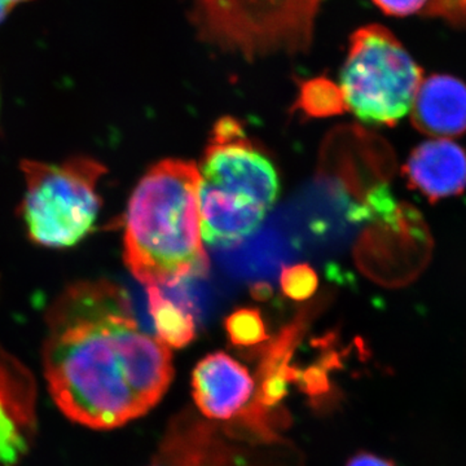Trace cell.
Here are the masks:
<instances>
[{"instance_id": "obj_9", "label": "cell", "mask_w": 466, "mask_h": 466, "mask_svg": "<svg viewBox=\"0 0 466 466\" xmlns=\"http://www.w3.org/2000/svg\"><path fill=\"white\" fill-rule=\"evenodd\" d=\"M192 390L202 416L214 421H229L253 403L257 382L247 367L219 351L198 361L192 373Z\"/></svg>"}, {"instance_id": "obj_8", "label": "cell", "mask_w": 466, "mask_h": 466, "mask_svg": "<svg viewBox=\"0 0 466 466\" xmlns=\"http://www.w3.org/2000/svg\"><path fill=\"white\" fill-rule=\"evenodd\" d=\"M38 381L29 367L0 343V466H20L39 431Z\"/></svg>"}, {"instance_id": "obj_19", "label": "cell", "mask_w": 466, "mask_h": 466, "mask_svg": "<svg viewBox=\"0 0 466 466\" xmlns=\"http://www.w3.org/2000/svg\"><path fill=\"white\" fill-rule=\"evenodd\" d=\"M26 2H30V0H0V24L7 18L8 15L11 14L17 5Z\"/></svg>"}, {"instance_id": "obj_5", "label": "cell", "mask_w": 466, "mask_h": 466, "mask_svg": "<svg viewBox=\"0 0 466 466\" xmlns=\"http://www.w3.org/2000/svg\"><path fill=\"white\" fill-rule=\"evenodd\" d=\"M324 0H192L202 39L254 58L308 52Z\"/></svg>"}, {"instance_id": "obj_12", "label": "cell", "mask_w": 466, "mask_h": 466, "mask_svg": "<svg viewBox=\"0 0 466 466\" xmlns=\"http://www.w3.org/2000/svg\"><path fill=\"white\" fill-rule=\"evenodd\" d=\"M410 112L421 133L460 137L466 133V85L452 76H429L421 82Z\"/></svg>"}, {"instance_id": "obj_17", "label": "cell", "mask_w": 466, "mask_h": 466, "mask_svg": "<svg viewBox=\"0 0 466 466\" xmlns=\"http://www.w3.org/2000/svg\"><path fill=\"white\" fill-rule=\"evenodd\" d=\"M389 16L406 17L424 11L431 0H372Z\"/></svg>"}, {"instance_id": "obj_15", "label": "cell", "mask_w": 466, "mask_h": 466, "mask_svg": "<svg viewBox=\"0 0 466 466\" xmlns=\"http://www.w3.org/2000/svg\"><path fill=\"white\" fill-rule=\"evenodd\" d=\"M225 327L229 341L238 348H254L268 339L265 321L258 309H236L226 319Z\"/></svg>"}, {"instance_id": "obj_18", "label": "cell", "mask_w": 466, "mask_h": 466, "mask_svg": "<svg viewBox=\"0 0 466 466\" xmlns=\"http://www.w3.org/2000/svg\"><path fill=\"white\" fill-rule=\"evenodd\" d=\"M346 466H395L391 460L381 458L375 453L359 452L350 458Z\"/></svg>"}, {"instance_id": "obj_14", "label": "cell", "mask_w": 466, "mask_h": 466, "mask_svg": "<svg viewBox=\"0 0 466 466\" xmlns=\"http://www.w3.org/2000/svg\"><path fill=\"white\" fill-rule=\"evenodd\" d=\"M297 106L315 118L342 115L348 109L341 87L325 76L309 79L300 85Z\"/></svg>"}, {"instance_id": "obj_1", "label": "cell", "mask_w": 466, "mask_h": 466, "mask_svg": "<svg viewBox=\"0 0 466 466\" xmlns=\"http://www.w3.org/2000/svg\"><path fill=\"white\" fill-rule=\"evenodd\" d=\"M46 386L58 410L92 431L148 413L173 381V355L143 329L126 291L109 280L67 285L46 314Z\"/></svg>"}, {"instance_id": "obj_11", "label": "cell", "mask_w": 466, "mask_h": 466, "mask_svg": "<svg viewBox=\"0 0 466 466\" xmlns=\"http://www.w3.org/2000/svg\"><path fill=\"white\" fill-rule=\"evenodd\" d=\"M404 174L431 201L458 196L466 188V152L450 140H429L410 153Z\"/></svg>"}, {"instance_id": "obj_13", "label": "cell", "mask_w": 466, "mask_h": 466, "mask_svg": "<svg viewBox=\"0 0 466 466\" xmlns=\"http://www.w3.org/2000/svg\"><path fill=\"white\" fill-rule=\"evenodd\" d=\"M148 309L156 337L168 348L182 349L196 339L192 312L180 303L167 299L157 285H149Z\"/></svg>"}, {"instance_id": "obj_3", "label": "cell", "mask_w": 466, "mask_h": 466, "mask_svg": "<svg viewBox=\"0 0 466 466\" xmlns=\"http://www.w3.org/2000/svg\"><path fill=\"white\" fill-rule=\"evenodd\" d=\"M285 422L269 415L214 421L186 408L168 422L148 466H308L281 433Z\"/></svg>"}, {"instance_id": "obj_6", "label": "cell", "mask_w": 466, "mask_h": 466, "mask_svg": "<svg viewBox=\"0 0 466 466\" xmlns=\"http://www.w3.org/2000/svg\"><path fill=\"white\" fill-rule=\"evenodd\" d=\"M422 70L388 27H359L341 72L346 108L368 125L394 126L412 109Z\"/></svg>"}, {"instance_id": "obj_10", "label": "cell", "mask_w": 466, "mask_h": 466, "mask_svg": "<svg viewBox=\"0 0 466 466\" xmlns=\"http://www.w3.org/2000/svg\"><path fill=\"white\" fill-rule=\"evenodd\" d=\"M198 208L202 240L216 248H229L257 232L267 210L256 202L232 195L201 179Z\"/></svg>"}, {"instance_id": "obj_7", "label": "cell", "mask_w": 466, "mask_h": 466, "mask_svg": "<svg viewBox=\"0 0 466 466\" xmlns=\"http://www.w3.org/2000/svg\"><path fill=\"white\" fill-rule=\"evenodd\" d=\"M198 168L204 182L256 202L267 211L278 198L280 183L274 165L232 116L218 121Z\"/></svg>"}, {"instance_id": "obj_16", "label": "cell", "mask_w": 466, "mask_h": 466, "mask_svg": "<svg viewBox=\"0 0 466 466\" xmlns=\"http://www.w3.org/2000/svg\"><path fill=\"white\" fill-rule=\"evenodd\" d=\"M281 290L288 299L308 300L318 290L317 272L309 265L284 267L280 276Z\"/></svg>"}, {"instance_id": "obj_4", "label": "cell", "mask_w": 466, "mask_h": 466, "mask_svg": "<svg viewBox=\"0 0 466 466\" xmlns=\"http://www.w3.org/2000/svg\"><path fill=\"white\" fill-rule=\"evenodd\" d=\"M25 191L18 207L27 238L47 249H69L95 228L101 210L99 183L106 167L75 156L58 162L23 159Z\"/></svg>"}, {"instance_id": "obj_2", "label": "cell", "mask_w": 466, "mask_h": 466, "mask_svg": "<svg viewBox=\"0 0 466 466\" xmlns=\"http://www.w3.org/2000/svg\"><path fill=\"white\" fill-rule=\"evenodd\" d=\"M192 161L164 159L137 183L125 216L126 266L143 283L167 287L207 275L198 187Z\"/></svg>"}]
</instances>
